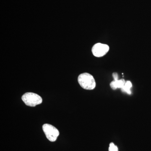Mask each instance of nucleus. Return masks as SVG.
<instances>
[{"mask_svg":"<svg viewBox=\"0 0 151 151\" xmlns=\"http://www.w3.org/2000/svg\"><path fill=\"white\" fill-rule=\"evenodd\" d=\"M109 151H119L118 147L112 142L110 144L109 147Z\"/></svg>","mask_w":151,"mask_h":151,"instance_id":"obj_7","label":"nucleus"},{"mask_svg":"<svg viewBox=\"0 0 151 151\" xmlns=\"http://www.w3.org/2000/svg\"><path fill=\"white\" fill-rule=\"evenodd\" d=\"M125 82L126 81L124 79H121L120 80H116V81L114 80L111 82L110 86L113 90H116L118 88L122 89L124 86Z\"/></svg>","mask_w":151,"mask_h":151,"instance_id":"obj_5","label":"nucleus"},{"mask_svg":"<svg viewBox=\"0 0 151 151\" xmlns=\"http://www.w3.org/2000/svg\"><path fill=\"white\" fill-rule=\"evenodd\" d=\"M25 105L30 107H35L42 103V98L38 94L32 92L25 93L22 97Z\"/></svg>","mask_w":151,"mask_h":151,"instance_id":"obj_2","label":"nucleus"},{"mask_svg":"<svg viewBox=\"0 0 151 151\" xmlns=\"http://www.w3.org/2000/svg\"><path fill=\"white\" fill-rule=\"evenodd\" d=\"M42 129L47 138L50 142H55L59 136V131L50 124H44L42 126Z\"/></svg>","mask_w":151,"mask_h":151,"instance_id":"obj_3","label":"nucleus"},{"mask_svg":"<svg viewBox=\"0 0 151 151\" xmlns=\"http://www.w3.org/2000/svg\"><path fill=\"white\" fill-rule=\"evenodd\" d=\"M109 50V47L106 44L97 43L92 47V54L96 57H101L107 54Z\"/></svg>","mask_w":151,"mask_h":151,"instance_id":"obj_4","label":"nucleus"},{"mask_svg":"<svg viewBox=\"0 0 151 151\" xmlns=\"http://www.w3.org/2000/svg\"><path fill=\"white\" fill-rule=\"evenodd\" d=\"M132 87V82L129 81H127L125 82L124 86L122 88V92L127 93V94H131L132 93L131 92V88Z\"/></svg>","mask_w":151,"mask_h":151,"instance_id":"obj_6","label":"nucleus"},{"mask_svg":"<svg viewBox=\"0 0 151 151\" xmlns=\"http://www.w3.org/2000/svg\"><path fill=\"white\" fill-rule=\"evenodd\" d=\"M113 78H114V80L116 81V80H118V73H113Z\"/></svg>","mask_w":151,"mask_h":151,"instance_id":"obj_8","label":"nucleus"},{"mask_svg":"<svg viewBox=\"0 0 151 151\" xmlns=\"http://www.w3.org/2000/svg\"><path fill=\"white\" fill-rule=\"evenodd\" d=\"M78 81L80 86L86 90H92L96 86L95 79L89 73H84L80 74L78 76Z\"/></svg>","mask_w":151,"mask_h":151,"instance_id":"obj_1","label":"nucleus"}]
</instances>
